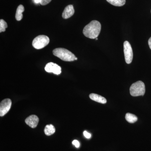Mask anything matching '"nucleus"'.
I'll return each instance as SVG.
<instances>
[{
	"label": "nucleus",
	"instance_id": "1",
	"mask_svg": "<svg viewBox=\"0 0 151 151\" xmlns=\"http://www.w3.org/2000/svg\"><path fill=\"white\" fill-rule=\"evenodd\" d=\"M101 25L100 22L96 20L92 21L83 29V33L86 37L90 39H96L100 34Z\"/></svg>",
	"mask_w": 151,
	"mask_h": 151
},
{
	"label": "nucleus",
	"instance_id": "2",
	"mask_svg": "<svg viewBox=\"0 0 151 151\" xmlns=\"http://www.w3.org/2000/svg\"><path fill=\"white\" fill-rule=\"evenodd\" d=\"M55 56L65 61H73L77 60V58L72 52L65 48H57L52 51Z\"/></svg>",
	"mask_w": 151,
	"mask_h": 151
},
{
	"label": "nucleus",
	"instance_id": "3",
	"mask_svg": "<svg viewBox=\"0 0 151 151\" xmlns=\"http://www.w3.org/2000/svg\"><path fill=\"white\" fill-rule=\"evenodd\" d=\"M130 94L134 97L143 96L145 92V86L144 82L141 81L133 83L130 88Z\"/></svg>",
	"mask_w": 151,
	"mask_h": 151
},
{
	"label": "nucleus",
	"instance_id": "4",
	"mask_svg": "<svg viewBox=\"0 0 151 151\" xmlns=\"http://www.w3.org/2000/svg\"><path fill=\"white\" fill-rule=\"evenodd\" d=\"M50 39L46 35H40L36 37L32 41V46L36 49L44 48L48 44Z\"/></svg>",
	"mask_w": 151,
	"mask_h": 151
},
{
	"label": "nucleus",
	"instance_id": "5",
	"mask_svg": "<svg viewBox=\"0 0 151 151\" xmlns=\"http://www.w3.org/2000/svg\"><path fill=\"white\" fill-rule=\"evenodd\" d=\"M124 48L125 61L127 64H130L133 60V52L131 44L128 41L124 42Z\"/></svg>",
	"mask_w": 151,
	"mask_h": 151
},
{
	"label": "nucleus",
	"instance_id": "6",
	"mask_svg": "<svg viewBox=\"0 0 151 151\" xmlns=\"http://www.w3.org/2000/svg\"><path fill=\"white\" fill-rule=\"evenodd\" d=\"M12 100L9 98L2 100L0 104V116H4L9 111L12 106Z\"/></svg>",
	"mask_w": 151,
	"mask_h": 151
},
{
	"label": "nucleus",
	"instance_id": "7",
	"mask_svg": "<svg viewBox=\"0 0 151 151\" xmlns=\"http://www.w3.org/2000/svg\"><path fill=\"white\" fill-rule=\"evenodd\" d=\"M45 71L48 73H53L56 75H59L61 73V68L60 66L53 63H48L45 68Z\"/></svg>",
	"mask_w": 151,
	"mask_h": 151
},
{
	"label": "nucleus",
	"instance_id": "8",
	"mask_svg": "<svg viewBox=\"0 0 151 151\" xmlns=\"http://www.w3.org/2000/svg\"><path fill=\"white\" fill-rule=\"evenodd\" d=\"M39 119L36 115H31L26 119L25 122L28 126L32 128H35L37 126Z\"/></svg>",
	"mask_w": 151,
	"mask_h": 151
},
{
	"label": "nucleus",
	"instance_id": "9",
	"mask_svg": "<svg viewBox=\"0 0 151 151\" xmlns=\"http://www.w3.org/2000/svg\"><path fill=\"white\" fill-rule=\"evenodd\" d=\"M74 13V9L73 5H69L64 9L62 14V17L64 19H67L72 17Z\"/></svg>",
	"mask_w": 151,
	"mask_h": 151
},
{
	"label": "nucleus",
	"instance_id": "10",
	"mask_svg": "<svg viewBox=\"0 0 151 151\" xmlns=\"http://www.w3.org/2000/svg\"><path fill=\"white\" fill-rule=\"evenodd\" d=\"M89 97L91 100L95 101V102L102 103V104H105L107 103L106 99L105 97L101 96V95L94 94V93H92V94H89Z\"/></svg>",
	"mask_w": 151,
	"mask_h": 151
},
{
	"label": "nucleus",
	"instance_id": "11",
	"mask_svg": "<svg viewBox=\"0 0 151 151\" xmlns=\"http://www.w3.org/2000/svg\"><path fill=\"white\" fill-rule=\"evenodd\" d=\"M24 7L22 5H20L18 6L16 11L15 18L17 21L21 20L23 18L22 13L24 12Z\"/></svg>",
	"mask_w": 151,
	"mask_h": 151
},
{
	"label": "nucleus",
	"instance_id": "12",
	"mask_svg": "<svg viewBox=\"0 0 151 151\" xmlns=\"http://www.w3.org/2000/svg\"><path fill=\"white\" fill-rule=\"evenodd\" d=\"M55 132V128L52 124L46 125L44 129V133L47 136L53 134Z\"/></svg>",
	"mask_w": 151,
	"mask_h": 151
},
{
	"label": "nucleus",
	"instance_id": "13",
	"mask_svg": "<svg viewBox=\"0 0 151 151\" xmlns=\"http://www.w3.org/2000/svg\"><path fill=\"white\" fill-rule=\"evenodd\" d=\"M125 119L127 122L131 124L135 123L138 120L137 116L130 113H127L126 114Z\"/></svg>",
	"mask_w": 151,
	"mask_h": 151
},
{
	"label": "nucleus",
	"instance_id": "14",
	"mask_svg": "<svg viewBox=\"0 0 151 151\" xmlns=\"http://www.w3.org/2000/svg\"><path fill=\"white\" fill-rule=\"evenodd\" d=\"M108 3L116 6H122L126 3V0H106Z\"/></svg>",
	"mask_w": 151,
	"mask_h": 151
},
{
	"label": "nucleus",
	"instance_id": "15",
	"mask_svg": "<svg viewBox=\"0 0 151 151\" xmlns=\"http://www.w3.org/2000/svg\"><path fill=\"white\" fill-rule=\"evenodd\" d=\"M7 27L6 22L4 20H0V32L5 31Z\"/></svg>",
	"mask_w": 151,
	"mask_h": 151
},
{
	"label": "nucleus",
	"instance_id": "16",
	"mask_svg": "<svg viewBox=\"0 0 151 151\" xmlns=\"http://www.w3.org/2000/svg\"><path fill=\"white\" fill-rule=\"evenodd\" d=\"M52 0H41L40 3V4L42 6L46 5L50 3Z\"/></svg>",
	"mask_w": 151,
	"mask_h": 151
},
{
	"label": "nucleus",
	"instance_id": "17",
	"mask_svg": "<svg viewBox=\"0 0 151 151\" xmlns=\"http://www.w3.org/2000/svg\"><path fill=\"white\" fill-rule=\"evenodd\" d=\"M72 144L75 146L76 147L78 148L80 147V143H79V142L77 141V140H74L72 142Z\"/></svg>",
	"mask_w": 151,
	"mask_h": 151
},
{
	"label": "nucleus",
	"instance_id": "18",
	"mask_svg": "<svg viewBox=\"0 0 151 151\" xmlns=\"http://www.w3.org/2000/svg\"><path fill=\"white\" fill-rule=\"evenodd\" d=\"M83 134H84V137L86 138H87V139H90V138H91V134H90V133H88V132H87L86 131H84Z\"/></svg>",
	"mask_w": 151,
	"mask_h": 151
},
{
	"label": "nucleus",
	"instance_id": "19",
	"mask_svg": "<svg viewBox=\"0 0 151 151\" xmlns=\"http://www.w3.org/2000/svg\"><path fill=\"white\" fill-rule=\"evenodd\" d=\"M148 44L149 47H150V48L151 49V37L149 39L148 41Z\"/></svg>",
	"mask_w": 151,
	"mask_h": 151
},
{
	"label": "nucleus",
	"instance_id": "20",
	"mask_svg": "<svg viewBox=\"0 0 151 151\" xmlns=\"http://www.w3.org/2000/svg\"><path fill=\"white\" fill-rule=\"evenodd\" d=\"M33 1L35 4H39V3H40L41 0H33Z\"/></svg>",
	"mask_w": 151,
	"mask_h": 151
},
{
	"label": "nucleus",
	"instance_id": "21",
	"mask_svg": "<svg viewBox=\"0 0 151 151\" xmlns=\"http://www.w3.org/2000/svg\"><path fill=\"white\" fill-rule=\"evenodd\" d=\"M96 39L97 40H98V38H96Z\"/></svg>",
	"mask_w": 151,
	"mask_h": 151
}]
</instances>
